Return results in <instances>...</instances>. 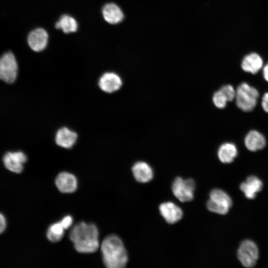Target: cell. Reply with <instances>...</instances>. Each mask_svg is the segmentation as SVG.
Wrapping results in <instances>:
<instances>
[{
	"instance_id": "obj_1",
	"label": "cell",
	"mask_w": 268,
	"mask_h": 268,
	"mask_svg": "<svg viewBox=\"0 0 268 268\" xmlns=\"http://www.w3.org/2000/svg\"><path fill=\"white\" fill-rule=\"evenodd\" d=\"M69 238L75 250L81 253H92L99 247V232L92 223L80 222L71 229Z\"/></svg>"
},
{
	"instance_id": "obj_2",
	"label": "cell",
	"mask_w": 268,
	"mask_h": 268,
	"mask_svg": "<svg viewBox=\"0 0 268 268\" xmlns=\"http://www.w3.org/2000/svg\"><path fill=\"white\" fill-rule=\"evenodd\" d=\"M101 250L103 261L108 268H122L128 261L127 252L121 239L115 235L106 237L102 241Z\"/></svg>"
},
{
	"instance_id": "obj_3",
	"label": "cell",
	"mask_w": 268,
	"mask_h": 268,
	"mask_svg": "<svg viewBox=\"0 0 268 268\" xmlns=\"http://www.w3.org/2000/svg\"><path fill=\"white\" fill-rule=\"evenodd\" d=\"M259 93L257 89L246 82L241 83L236 90V103L244 112H250L256 106Z\"/></svg>"
},
{
	"instance_id": "obj_4",
	"label": "cell",
	"mask_w": 268,
	"mask_h": 268,
	"mask_svg": "<svg viewBox=\"0 0 268 268\" xmlns=\"http://www.w3.org/2000/svg\"><path fill=\"white\" fill-rule=\"evenodd\" d=\"M18 63L16 57L11 51L0 56V79L7 83H13L17 78Z\"/></svg>"
},
{
	"instance_id": "obj_5",
	"label": "cell",
	"mask_w": 268,
	"mask_h": 268,
	"mask_svg": "<svg viewBox=\"0 0 268 268\" xmlns=\"http://www.w3.org/2000/svg\"><path fill=\"white\" fill-rule=\"evenodd\" d=\"M232 205V199L224 191L215 189L209 194V199L206 202L207 208L212 212L225 214Z\"/></svg>"
},
{
	"instance_id": "obj_6",
	"label": "cell",
	"mask_w": 268,
	"mask_h": 268,
	"mask_svg": "<svg viewBox=\"0 0 268 268\" xmlns=\"http://www.w3.org/2000/svg\"><path fill=\"white\" fill-rule=\"evenodd\" d=\"M237 256L244 267L252 268L256 265L259 257L258 248L253 241L244 240L238 250Z\"/></svg>"
},
{
	"instance_id": "obj_7",
	"label": "cell",
	"mask_w": 268,
	"mask_h": 268,
	"mask_svg": "<svg viewBox=\"0 0 268 268\" xmlns=\"http://www.w3.org/2000/svg\"><path fill=\"white\" fill-rule=\"evenodd\" d=\"M195 188V183L193 179L183 180L181 177H177L173 183L172 190L174 195L180 201L187 202L193 200Z\"/></svg>"
},
{
	"instance_id": "obj_8",
	"label": "cell",
	"mask_w": 268,
	"mask_h": 268,
	"mask_svg": "<svg viewBox=\"0 0 268 268\" xmlns=\"http://www.w3.org/2000/svg\"><path fill=\"white\" fill-rule=\"evenodd\" d=\"M48 42V33L42 28H37L31 30L27 36V42L29 47L36 52L44 50L47 45Z\"/></svg>"
},
{
	"instance_id": "obj_9",
	"label": "cell",
	"mask_w": 268,
	"mask_h": 268,
	"mask_svg": "<svg viewBox=\"0 0 268 268\" xmlns=\"http://www.w3.org/2000/svg\"><path fill=\"white\" fill-rule=\"evenodd\" d=\"M27 161L26 155L22 152H8L3 157L5 167L9 171L20 173L23 169V164Z\"/></svg>"
},
{
	"instance_id": "obj_10",
	"label": "cell",
	"mask_w": 268,
	"mask_h": 268,
	"mask_svg": "<svg viewBox=\"0 0 268 268\" xmlns=\"http://www.w3.org/2000/svg\"><path fill=\"white\" fill-rule=\"evenodd\" d=\"M161 215L169 224L179 221L183 217V211L176 204L168 201L161 203L159 207Z\"/></svg>"
},
{
	"instance_id": "obj_11",
	"label": "cell",
	"mask_w": 268,
	"mask_h": 268,
	"mask_svg": "<svg viewBox=\"0 0 268 268\" xmlns=\"http://www.w3.org/2000/svg\"><path fill=\"white\" fill-rule=\"evenodd\" d=\"M98 85L100 89L107 93H113L119 90L122 85L121 77L114 72H106L100 78Z\"/></svg>"
},
{
	"instance_id": "obj_12",
	"label": "cell",
	"mask_w": 268,
	"mask_h": 268,
	"mask_svg": "<svg viewBox=\"0 0 268 268\" xmlns=\"http://www.w3.org/2000/svg\"><path fill=\"white\" fill-rule=\"evenodd\" d=\"M55 184L59 190L64 193H73L77 187L75 176L67 172H61L57 176Z\"/></svg>"
},
{
	"instance_id": "obj_13",
	"label": "cell",
	"mask_w": 268,
	"mask_h": 268,
	"mask_svg": "<svg viewBox=\"0 0 268 268\" xmlns=\"http://www.w3.org/2000/svg\"><path fill=\"white\" fill-rule=\"evenodd\" d=\"M132 172L136 181L142 183L150 181L153 177L152 168L143 161L136 162L132 167Z\"/></svg>"
},
{
	"instance_id": "obj_14",
	"label": "cell",
	"mask_w": 268,
	"mask_h": 268,
	"mask_svg": "<svg viewBox=\"0 0 268 268\" xmlns=\"http://www.w3.org/2000/svg\"><path fill=\"white\" fill-rule=\"evenodd\" d=\"M263 188L262 181L255 176H249L246 181L242 183L240 186V190L244 193L246 198L253 199L256 194L259 192Z\"/></svg>"
},
{
	"instance_id": "obj_15",
	"label": "cell",
	"mask_w": 268,
	"mask_h": 268,
	"mask_svg": "<svg viewBox=\"0 0 268 268\" xmlns=\"http://www.w3.org/2000/svg\"><path fill=\"white\" fill-rule=\"evenodd\" d=\"M244 143L246 148L251 151L263 149L266 145L265 136L256 130L250 131L246 135Z\"/></svg>"
},
{
	"instance_id": "obj_16",
	"label": "cell",
	"mask_w": 268,
	"mask_h": 268,
	"mask_svg": "<svg viewBox=\"0 0 268 268\" xmlns=\"http://www.w3.org/2000/svg\"><path fill=\"white\" fill-rule=\"evenodd\" d=\"M76 134L67 128L59 129L56 133L55 141L57 145L65 148H71L76 142Z\"/></svg>"
},
{
	"instance_id": "obj_17",
	"label": "cell",
	"mask_w": 268,
	"mask_h": 268,
	"mask_svg": "<svg viewBox=\"0 0 268 268\" xmlns=\"http://www.w3.org/2000/svg\"><path fill=\"white\" fill-rule=\"evenodd\" d=\"M102 14L104 19L111 24H118L124 18L121 9L114 3L105 4L102 8Z\"/></svg>"
},
{
	"instance_id": "obj_18",
	"label": "cell",
	"mask_w": 268,
	"mask_h": 268,
	"mask_svg": "<svg viewBox=\"0 0 268 268\" xmlns=\"http://www.w3.org/2000/svg\"><path fill=\"white\" fill-rule=\"evenodd\" d=\"M263 64V60L258 54L251 53L244 58L241 67L246 72L255 74L261 69Z\"/></svg>"
},
{
	"instance_id": "obj_19",
	"label": "cell",
	"mask_w": 268,
	"mask_h": 268,
	"mask_svg": "<svg viewBox=\"0 0 268 268\" xmlns=\"http://www.w3.org/2000/svg\"><path fill=\"white\" fill-rule=\"evenodd\" d=\"M237 154L238 150L236 145L231 142H225L221 144L217 151L218 157L223 163L232 162Z\"/></svg>"
},
{
	"instance_id": "obj_20",
	"label": "cell",
	"mask_w": 268,
	"mask_h": 268,
	"mask_svg": "<svg viewBox=\"0 0 268 268\" xmlns=\"http://www.w3.org/2000/svg\"><path fill=\"white\" fill-rule=\"evenodd\" d=\"M77 27L75 19L67 14L63 15L55 24V27L57 29H61L65 33L75 32Z\"/></svg>"
},
{
	"instance_id": "obj_21",
	"label": "cell",
	"mask_w": 268,
	"mask_h": 268,
	"mask_svg": "<svg viewBox=\"0 0 268 268\" xmlns=\"http://www.w3.org/2000/svg\"><path fill=\"white\" fill-rule=\"evenodd\" d=\"M65 230L60 222L53 223L48 229L47 238L51 242H57L64 236Z\"/></svg>"
},
{
	"instance_id": "obj_22",
	"label": "cell",
	"mask_w": 268,
	"mask_h": 268,
	"mask_svg": "<svg viewBox=\"0 0 268 268\" xmlns=\"http://www.w3.org/2000/svg\"><path fill=\"white\" fill-rule=\"evenodd\" d=\"M212 101L214 105L219 109L224 108L228 102L226 98L219 90L213 94Z\"/></svg>"
},
{
	"instance_id": "obj_23",
	"label": "cell",
	"mask_w": 268,
	"mask_h": 268,
	"mask_svg": "<svg viewBox=\"0 0 268 268\" xmlns=\"http://www.w3.org/2000/svg\"><path fill=\"white\" fill-rule=\"evenodd\" d=\"M219 90L224 94L228 102L232 101L235 98L236 91L232 85H223Z\"/></svg>"
},
{
	"instance_id": "obj_24",
	"label": "cell",
	"mask_w": 268,
	"mask_h": 268,
	"mask_svg": "<svg viewBox=\"0 0 268 268\" xmlns=\"http://www.w3.org/2000/svg\"><path fill=\"white\" fill-rule=\"evenodd\" d=\"M73 222V219L71 216L67 215L64 217L61 221L60 223L65 229H67L69 228Z\"/></svg>"
},
{
	"instance_id": "obj_25",
	"label": "cell",
	"mask_w": 268,
	"mask_h": 268,
	"mask_svg": "<svg viewBox=\"0 0 268 268\" xmlns=\"http://www.w3.org/2000/svg\"><path fill=\"white\" fill-rule=\"evenodd\" d=\"M262 106L263 110L268 113V92L265 93L262 97Z\"/></svg>"
},
{
	"instance_id": "obj_26",
	"label": "cell",
	"mask_w": 268,
	"mask_h": 268,
	"mask_svg": "<svg viewBox=\"0 0 268 268\" xmlns=\"http://www.w3.org/2000/svg\"><path fill=\"white\" fill-rule=\"evenodd\" d=\"M6 226V220L4 216L0 213V234L5 229Z\"/></svg>"
},
{
	"instance_id": "obj_27",
	"label": "cell",
	"mask_w": 268,
	"mask_h": 268,
	"mask_svg": "<svg viewBox=\"0 0 268 268\" xmlns=\"http://www.w3.org/2000/svg\"><path fill=\"white\" fill-rule=\"evenodd\" d=\"M263 75L265 79L268 82V64L265 66L263 69Z\"/></svg>"
}]
</instances>
